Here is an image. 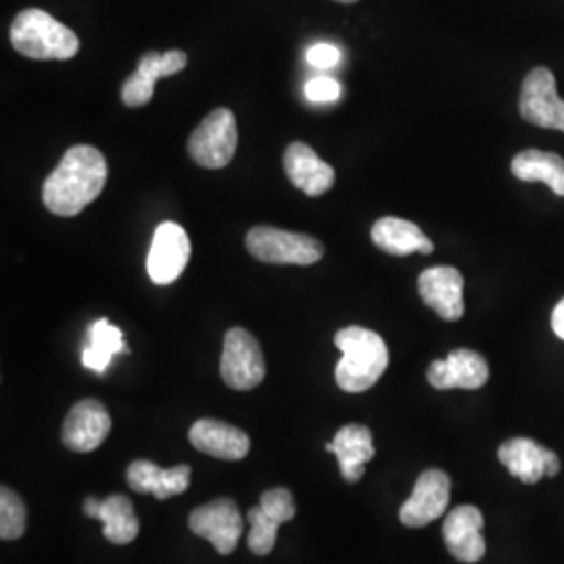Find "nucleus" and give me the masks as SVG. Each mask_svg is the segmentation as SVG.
Returning <instances> with one entry per match:
<instances>
[{
    "instance_id": "6e6552de",
    "label": "nucleus",
    "mask_w": 564,
    "mask_h": 564,
    "mask_svg": "<svg viewBox=\"0 0 564 564\" xmlns=\"http://www.w3.org/2000/svg\"><path fill=\"white\" fill-rule=\"evenodd\" d=\"M188 527L195 535L207 540L228 556L235 552L242 535V514L239 506L230 498H218L209 505L199 506L188 514Z\"/></svg>"
},
{
    "instance_id": "a878e982",
    "label": "nucleus",
    "mask_w": 564,
    "mask_h": 564,
    "mask_svg": "<svg viewBox=\"0 0 564 564\" xmlns=\"http://www.w3.org/2000/svg\"><path fill=\"white\" fill-rule=\"evenodd\" d=\"M188 57L182 51H167V53H144L139 61V74L149 82L162 80L167 76H176L186 67Z\"/></svg>"
},
{
    "instance_id": "393cba45",
    "label": "nucleus",
    "mask_w": 564,
    "mask_h": 564,
    "mask_svg": "<svg viewBox=\"0 0 564 564\" xmlns=\"http://www.w3.org/2000/svg\"><path fill=\"white\" fill-rule=\"evenodd\" d=\"M25 505L21 502L20 496L2 485L0 489V538L4 542L20 540L25 531Z\"/></svg>"
},
{
    "instance_id": "9d476101",
    "label": "nucleus",
    "mask_w": 564,
    "mask_h": 564,
    "mask_svg": "<svg viewBox=\"0 0 564 564\" xmlns=\"http://www.w3.org/2000/svg\"><path fill=\"white\" fill-rule=\"evenodd\" d=\"M191 260V239L181 224L163 223L155 228L147 256V272L155 284H172L181 279Z\"/></svg>"
},
{
    "instance_id": "b1692460",
    "label": "nucleus",
    "mask_w": 564,
    "mask_h": 564,
    "mask_svg": "<svg viewBox=\"0 0 564 564\" xmlns=\"http://www.w3.org/2000/svg\"><path fill=\"white\" fill-rule=\"evenodd\" d=\"M123 351H128V347L123 345V335H121L120 328L113 326L107 318H101V321L90 324V328H88V343L82 351V364L88 370L102 375L109 368L113 356L123 354Z\"/></svg>"
},
{
    "instance_id": "f257e3e1",
    "label": "nucleus",
    "mask_w": 564,
    "mask_h": 564,
    "mask_svg": "<svg viewBox=\"0 0 564 564\" xmlns=\"http://www.w3.org/2000/svg\"><path fill=\"white\" fill-rule=\"evenodd\" d=\"M107 182V162L90 144L72 147L42 186V202L55 216H78L95 202Z\"/></svg>"
},
{
    "instance_id": "4468645a",
    "label": "nucleus",
    "mask_w": 564,
    "mask_h": 564,
    "mask_svg": "<svg viewBox=\"0 0 564 564\" xmlns=\"http://www.w3.org/2000/svg\"><path fill=\"white\" fill-rule=\"evenodd\" d=\"M464 279L452 265H435L419 276V293L423 302L447 323L464 316Z\"/></svg>"
},
{
    "instance_id": "cd10ccee",
    "label": "nucleus",
    "mask_w": 564,
    "mask_h": 564,
    "mask_svg": "<svg viewBox=\"0 0 564 564\" xmlns=\"http://www.w3.org/2000/svg\"><path fill=\"white\" fill-rule=\"evenodd\" d=\"M153 95H155V84L142 78L139 72H134L121 86V101L132 109L147 105L153 99Z\"/></svg>"
},
{
    "instance_id": "a211bd4d",
    "label": "nucleus",
    "mask_w": 564,
    "mask_h": 564,
    "mask_svg": "<svg viewBox=\"0 0 564 564\" xmlns=\"http://www.w3.org/2000/svg\"><path fill=\"white\" fill-rule=\"evenodd\" d=\"M188 440L203 454L228 463L242 460L251 447L245 431L214 419H202L193 424L188 431Z\"/></svg>"
},
{
    "instance_id": "f3484780",
    "label": "nucleus",
    "mask_w": 564,
    "mask_h": 564,
    "mask_svg": "<svg viewBox=\"0 0 564 564\" xmlns=\"http://www.w3.org/2000/svg\"><path fill=\"white\" fill-rule=\"evenodd\" d=\"M284 172L307 197H321L335 184L333 165L321 160L316 151L305 142H291L284 151Z\"/></svg>"
},
{
    "instance_id": "7c9ffc66",
    "label": "nucleus",
    "mask_w": 564,
    "mask_h": 564,
    "mask_svg": "<svg viewBox=\"0 0 564 564\" xmlns=\"http://www.w3.org/2000/svg\"><path fill=\"white\" fill-rule=\"evenodd\" d=\"M99 505H101V500H97V498H86L84 500V514L86 517H90V519H95V514H97V510H99Z\"/></svg>"
},
{
    "instance_id": "dca6fc26",
    "label": "nucleus",
    "mask_w": 564,
    "mask_h": 564,
    "mask_svg": "<svg viewBox=\"0 0 564 564\" xmlns=\"http://www.w3.org/2000/svg\"><path fill=\"white\" fill-rule=\"evenodd\" d=\"M426 379L435 389H481L489 379L484 356L473 349H454L445 360L429 366Z\"/></svg>"
},
{
    "instance_id": "aec40b11",
    "label": "nucleus",
    "mask_w": 564,
    "mask_h": 564,
    "mask_svg": "<svg viewBox=\"0 0 564 564\" xmlns=\"http://www.w3.org/2000/svg\"><path fill=\"white\" fill-rule=\"evenodd\" d=\"M326 449L337 456L343 479L347 484H358L366 470L364 464L375 456L372 433L364 424H345L337 431L335 440L326 445Z\"/></svg>"
},
{
    "instance_id": "ddd939ff",
    "label": "nucleus",
    "mask_w": 564,
    "mask_h": 564,
    "mask_svg": "<svg viewBox=\"0 0 564 564\" xmlns=\"http://www.w3.org/2000/svg\"><path fill=\"white\" fill-rule=\"evenodd\" d=\"M498 458L512 477L527 485L538 484L544 477H556L561 470V460L552 449L527 437H517L500 445Z\"/></svg>"
},
{
    "instance_id": "2f4dec72",
    "label": "nucleus",
    "mask_w": 564,
    "mask_h": 564,
    "mask_svg": "<svg viewBox=\"0 0 564 564\" xmlns=\"http://www.w3.org/2000/svg\"><path fill=\"white\" fill-rule=\"evenodd\" d=\"M337 2H343V4H354V2H358V0H337Z\"/></svg>"
},
{
    "instance_id": "5701e85b",
    "label": "nucleus",
    "mask_w": 564,
    "mask_h": 564,
    "mask_svg": "<svg viewBox=\"0 0 564 564\" xmlns=\"http://www.w3.org/2000/svg\"><path fill=\"white\" fill-rule=\"evenodd\" d=\"M95 519H99L105 524L102 535L111 544H132L137 540L139 531H141V523L137 519L134 506L126 496H120V494L109 496L107 500H102Z\"/></svg>"
},
{
    "instance_id": "20e7f679",
    "label": "nucleus",
    "mask_w": 564,
    "mask_h": 564,
    "mask_svg": "<svg viewBox=\"0 0 564 564\" xmlns=\"http://www.w3.org/2000/svg\"><path fill=\"white\" fill-rule=\"evenodd\" d=\"M247 251L263 263L276 265H312L323 260L324 245L300 232L274 226H256L247 232Z\"/></svg>"
},
{
    "instance_id": "39448f33",
    "label": "nucleus",
    "mask_w": 564,
    "mask_h": 564,
    "mask_svg": "<svg viewBox=\"0 0 564 564\" xmlns=\"http://www.w3.org/2000/svg\"><path fill=\"white\" fill-rule=\"evenodd\" d=\"M239 142L235 113L226 107L214 109L188 139V155L207 170H220L232 162Z\"/></svg>"
},
{
    "instance_id": "4be33fe9",
    "label": "nucleus",
    "mask_w": 564,
    "mask_h": 564,
    "mask_svg": "<svg viewBox=\"0 0 564 564\" xmlns=\"http://www.w3.org/2000/svg\"><path fill=\"white\" fill-rule=\"evenodd\" d=\"M512 174L523 182H544L554 195L564 197V160L556 153L527 149L510 163Z\"/></svg>"
},
{
    "instance_id": "9b49d317",
    "label": "nucleus",
    "mask_w": 564,
    "mask_h": 564,
    "mask_svg": "<svg viewBox=\"0 0 564 564\" xmlns=\"http://www.w3.org/2000/svg\"><path fill=\"white\" fill-rule=\"evenodd\" d=\"M452 481L440 468H429L419 477L412 496L400 508V521L410 529H421L437 521L449 505Z\"/></svg>"
},
{
    "instance_id": "2eb2a0df",
    "label": "nucleus",
    "mask_w": 564,
    "mask_h": 564,
    "mask_svg": "<svg viewBox=\"0 0 564 564\" xmlns=\"http://www.w3.org/2000/svg\"><path fill=\"white\" fill-rule=\"evenodd\" d=\"M444 542L460 563H479L485 556L484 514L475 506L454 508L444 523Z\"/></svg>"
},
{
    "instance_id": "423d86ee",
    "label": "nucleus",
    "mask_w": 564,
    "mask_h": 564,
    "mask_svg": "<svg viewBox=\"0 0 564 564\" xmlns=\"http://www.w3.org/2000/svg\"><path fill=\"white\" fill-rule=\"evenodd\" d=\"M220 375L224 383L237 391H251L265 377L262 347L245 328H230L224 337Z\"/></svg>"
},
{
    "instance_id": "412c9836",
    "label": "nucleus",
    "mask_w": 564,
    "mask_h": 564,
    "mask_svg": "<svg viewBox=\"0 0 564 564\" xmlns=\"http://www.w3.org/2000/svg\"><path fill=\"white\" fill-rule=\"evenodd\" d=\"M372 242L395 258H405L410 253H433V242L416 224L393 216L381 218L372 226Z\"/></svg>"
},
{
    "instance_id": "6ab92c4d",
    "label": "nucleus",
    "mask_w": 564,
    "mask_h": 564,
    "mask_svg": "<svg viewBox=\"0 0 564 564\" xmlns=\"http://www.w3.org/2000/svg\"><path fill=\"white\" fill-rule=\"evenodd\" d=\"M126 481L137 494H153L158 500H167L188 489L191 466L181 464L174 468H160L149 460H137L128 466Z\"/></svg>"
},
{
    "instance_id": "0eeeda50",
    "label": "nucleus",
    "mask_w": 564,
    "mask_h": 564,
    "mask_svg": "<svg viewBox=\"0 0 564 564\" xmlns=\"http://www.w3.org/2000/svg\"><path fill=\"white\" fill-rule=\"evenodd\" d=\"M295 500L286 487H274L263 491L260 506L247 512V521L251 524L247 545L253 554L265 556L274 550L279 527L295 519Z\"/></svg>"
},
{
    "instance_id": "1a4fd4ad",
    "label": "nucleus",
    "mask_w": 564,
    "mask_h": 564,
    "mask_svg": "<svg viewBox=\"0 0 564 564\" xmlns=\"http://www.w3.org/2000/svg\"><path fill=\"white\" fill-rule=\"evenodd\" d=\"M519 109L524 121L564 132V101L556 93V78L547 67L529 72L521 88Z\"/></svg>"
},
{
    "instance_id": "c756f323",
    "label": "nucleus",
    "mask_w": 564,
    "mask_h": 564,
    "mask_svg": "<svg viewBox=\"0 0 564 564\" xmlns=\"http://www.w3.org/2000/svg\"><path fill=\"white\" fill-rule=\"evenodd\" d=\"M552 330L564 341V300L552 312Z\"/></svg>"
},
{
    "instance_id": "c85d7f7f",
    "label": "nucleus",
    "mask_w": 564,
    "mask_h": 564,
    "mask_svg": "<svg viewBox=\"0 0 564 564\" xmlns=\"http://www.w3.org/2000/svg\"><path fill=\"white\" fill-rule=\"evenodd\" d=\"M341 61V48L328 42H318L307 51V63L316 69H330L339 65Z\"/></svg>"
},
{
    "instance_id": "f8f14e48",
    "label": "nucleus",
    "mask_w": 564,
    "mask_h": 564,
    "mask_svg": "<svg viewBox=\"0 0 564 564\" xmlns=\"http://www.w3.org/2000/svg\"><path fill=\"white\" fill-rule=\"evenodd\" d=\"M111 416L99 400H82L76 403L61 431V440L72 452H95L109 437Z\"/></svg>"
},
{
    "instance_id": "bb28decb",
    "label": "nucleus",
    "mask_w": 564,
    "mask_h": 564,
    "mask_svg": "<svg viewBox=\"0 0 564 564\" xmlns=\"http://www.w3.org/2000/svg\"><path fill=\"white\" fill-rule=\"evenodd\" d=\"M343 88L330 76H316L305 84V99L316 105H330L341 99Z\"/></svg>"
},
{
    "instance_id": "f03ea898",
    "label": "nucleus",
    "mask_w": 564,
    "mask_h": 564,
    "mask_svg": "<svg viewBox=\"0 0 564 564\" xmlns=\"http://www.w3.org/2000/svg\"><path fill=\"white\" fill-rule=\"evenodd\" d=\"M335 345L343 358L337 364L335 379L347 393H364L383 377L389 351L383 337L364 326H347L335 335Z\"/></svg>"
},
{
    "instance_id": "7ed1b4c3",
    "label": "nucleus",
    "mask_w": 564,
    "mask_h": 564,
    "mask_svg": "<svg viewBox=\"0 0 564 564\" xmlns=\"http://www.w3.org/2000/svg\"><path fill=\"white\" fill-rule=\"evenodd\" d=\"M13 48L36 61H67L78 55L80 39L42 9H25L11 23Z\"/></svg>"
}]
</instances>
